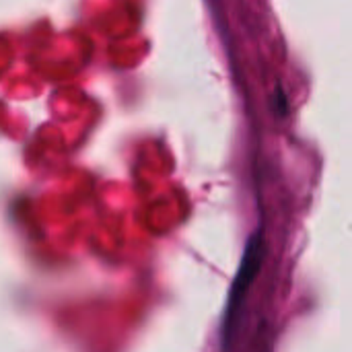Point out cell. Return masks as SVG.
Returning a JSON list of instances; mask_svg holds the SVG:
<instances>
[{
	"label": "cell",
	"instance_id": "obj_1",
	"mask_svg": "<svg viewBox=\"0 0 352 352\" xmlns=\"http://www.w3.org/2000/svg\"><path fill=\"white\" fill-rule=\"evenodd\" d=\"M264 254H266V245H264L262 231H256L248 239V245L243 250V258H241L239 270H237L235 280H233L231 291H229L227 309H225V316H223V340H225V344L233 336V328H235L237 316L241 311V305L245 301V295L250 293L252 283L256 280V276H258V272L262 268Z\"/></svg>",
	"mask_w": 352,
	"mask_h": 352
},
{
	"label": "cell",
	"instance_id": "obj_2",
	"mask_svg": "<svg viewBox=\"0 0 352 352\" xmlns=\"http://www.w3.org/2000/svg\"><path fill=\"white\" fill-rule=\"evenodd\" d=\"M276 101H278V116H285L287 113V99H285L280 89L276 91Z\"/></svg>",
	"mask_w": 352,
	"mask_h": 352
}]
</instances>
